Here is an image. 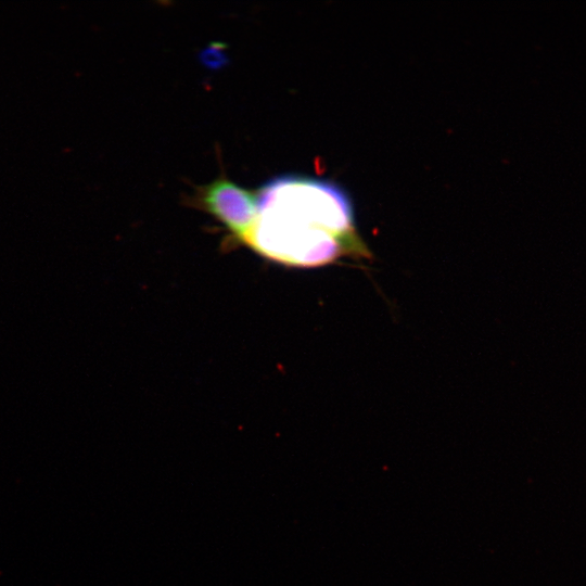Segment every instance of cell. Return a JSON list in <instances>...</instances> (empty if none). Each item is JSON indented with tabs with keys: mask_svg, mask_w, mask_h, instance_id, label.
<instances>
[{
	"mask_svg": "<svg viewBox=\"0 0 586 586\" xmlns=\"http://www.w3.org/2000/svg\"><path fill=\"white\" fill-rule=\"evenodd\" d=\"M351 238L353 211L337 186L284 176L257 192L255 224L244 243L269 258L313 266L333 259Z\"/></svg>",
	"mask_w": 586,
	"mask_h": 586,
	"instance_id": "1",
	"label": "cell"
},
{
	"mask_svg": "<svg viewBox=\"0 0 586 586\" xmlns=\"http://www.w3.org/2000/svg\"><path fill=\"white\" fill-rule=\"evenodd\" d=\"M198 201L234 237L246 241L257 215V193L220 177L200 189Z\"/></svg>",
	"mask_w": 586,
	"mask_h": 586,
	"instance_id": "2",
	"label": "cell"
}]
</instances>
